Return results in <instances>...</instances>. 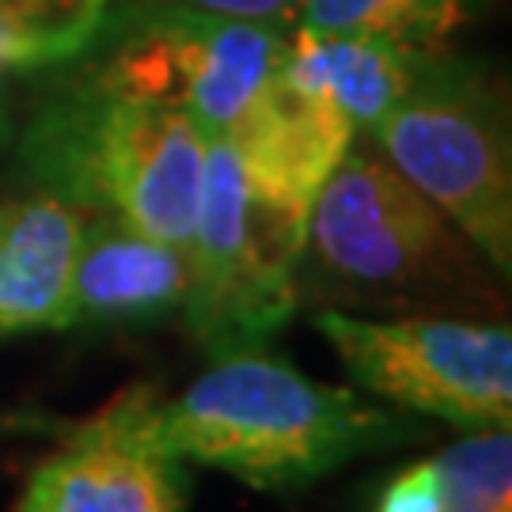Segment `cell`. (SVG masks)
I'll return each instance as SVG.
<instances>
[{
    "instance_id": "obj_1",
    "label": "cell",
    "mask_w": 512,
    "mask_h": 512,
    "mask_svg": "<svg viewBox=\"0 0 512 512\" xmlns=\"http://www.w3.org/2000/svg\"><path fill=\"white\" fill-rule=\"evenodd\" d=\"M129 406L156 452L228 471L258 490L315 482L399 433L395 414L255 349L220 357L175 403L129 395Z\"/></svg>"
},
{
    "instance_id": "obj_2",
    "label": "cell",
    "mask_w": 512,
    "mask_h": 512,
    "mask_svg": "<svg viewBox=\"0 0 512 512\" xmlns=\"http://www.w3.org/2000/svg\"><path fill=\"white\" fill-rule=\"evenodd\" d=\"M205 141L183 110L95 84L38 122L27 156L46 190L65 202L107 209L129 228L186 251L202 194Z\"/></svg>"
},
{
    "instance_id": "obj_3",
    "label": "cell",
    "mask_w": 512,
    "mask_h": 512,
    "mask_svg": "<svg viewBox=\"0 0 512 512\" xmlns=\"http://www.w3.org/2000/svg\"><path fill=\"white\" fill-rule=\"evenodd\" d=\"M308 228L266 209L247 190L228 133L205 141V171L190 232L186 315L217 357L255 349L296 304V266Z\"/></svg>"
},
{
    "instance_id": "obj_4",
    "label": "cell",
    "mask_w": 512,
    "mask_h": 512,
    "mask_svg": "<svg viewBox=\"0 0 512 512\" xmlns=\"http://www.w3.org/2000/svg\"><path fill=\"white\" fill-rule=\"evenodd\" d=\"M319 330L357 384L463 429L512 425V330L471 319H361L319 311Z\"/></svg>"
},
{
    "instance_id": "obj_5",
    "label": "cell",
    "mask_w": 512,
    "mask_h": 512,
    "mask_svg": "<svg viewBox=\"0 0 512 512\" xmlns=\"http://www.w3.org/2000/svg\"><path fill=\"white\" fill-rule=\"evenodd\" d=\"M304 247L319 270L365 293L437 296L471 270L456 224L387 156L353 148L311 202Z\"/></svg>"
},
{
    "instance_id": "obj_6",
    "label": "cell",
    "mask_w": 512,
    "mask_h": 512,
    "mask_svg": "<svg viewBox=\"0 0 512 512\" xmlns=\"http://www.w3.org/2000/svg\"><path fill=\"white\" fill-rule=\"evenodd\" d=\"M387 164L418 186L490 266H512L509 141L494 99L467 80L414 84L368 129Z\"/></svg>"
},
{
    "instance_id": "obj_7",
    "label": "cell",
    "mask_w": 512,
    "mask_h": 512,
    "mask_svg": "<svg viewBox=\"0 0 512 512\" xmlns=\"http://www.w3.org/2000/svg\"><path fill=\"white\" fill-rule=\"evenodd\" d=\"M281 50L285 35L277 23L175 8L129 38L103 65L99 84L183 110L205 137H220L232 133L270 88Z\"/></svg>"
},
{
    "instance_id": "obj_8",
    "label": "cell",
    "mask_w": 512,
    "mask_h": 512,
    "mask_svg": "<svg viewBox=\"0 0 512 512\" xmlns=\"http://www.w3.org/2000/svg\"><path fill=\"white\" fill-rule=\"evenodd\" d=\"M16 512H186L183 463L137 433L126 395L38 467Z\"/></svg>"
},
{
    "instance_id": "obj_9",
    "label": "cell",
    "mask_w": 512,
    "mask_h": 512,
    "mask_svg": "<svg viewBox=\"0 0 512 512\" xmlns=\"http://www.w3.org/2000/svg\"><path fill=\"white\" fill-rule=\"evenodd\" d=\"M228 137L239 152L247 190L266 209L308 228L311 202L346 160L357 126L327 95L274 73L270 88Z\"/></svg>"
},
{
    "instance_id": "obj_10",
    "label": "cell",
    "mask_w": 512,
    "mask_h": 512,
    "mask_svg": "<svg viewBox=\"0 0 512 512\" xmlns=\"http://www.w3.org/2000/svg\"><path fill=\"white\" fill-rule=\"evenodd\" d=\"M84 209L54 190L0 205V338L69 327Z\"/></svg>"
},
{
    "instance_id": "obj_11",
    "label": "cell",
    "mask_w": 512,
    "mask_h": 512,
    "mask_svg": "<svg viewBox=\"0 0 512 512\" xmlns=\"http://www.w3.org/2000/svg\"><path fill=\"white\" fill-rule=\"evenodd\" d=\"M190 293V251L103 217L84 224L69 285V327L129 323L183 308Z\"/></svg>"
},
{
    "instance_id": "obj_12",
    "label": "cell",
    "mask_w": 512,
    "mask_h": 512,
    "mask_svg": "<svg viewBox=\"0 0 512 512\" xmlns=\"http://www.w3.org/2000/svg\"><path fill=\"white\" fill-rule=\"evenodd\" d=\"M418 50L376 35H327L296 27L285 38L277 73L300 88L327 95L349 122L372 129L418 84Z\"/></svg>"
},
{
    "instance_id": "obj_13",
    "label": "cell",
    "mask_w": 512,
    "mask_h": 512,
    "mask_svg": "<svg viewBox=\"0 0 512 512\" xmlns=\"http://www.w3.org/2000/svg\"><path fill=\"white\" fill-rule=\"evenodd\" d=\"M467 16V0H296L300 27L327 35H376L406 50L437 46Z\"/></svg>"
},
{
    "instance_id": "obj_14",
    "label": "cell",
    "mask_w": 512,
    "mask_h": 512,
    "mask_svg": "<svg viewBox=\"0 0 512 512\" xmlns=\"http://www.w3.org/2000/svg\"><path fill=\"white\" fill-rule=\"evenodd\" d=\"M107 0H84L69 12H0V76L35 73L73 61L95 42Z\"/></svg>"
},
{
    "instance_id": "obj_15",
    "label": "cell",
    "mask_w": 512,
    "mask_h": 512,
    "mask_svg": "<svg viewBox=\"0 0 512 512\" xmlns=\"http://www.w3.org/2000/svg\"><path fill=\"white\" fill-rule=\"evenodd\" d=\"M437 463L440 512H512L509 429H478Z\"/></svg>"
},
{
    "instance_id": "obj_16",
    "label": "cell",
    "mask_w": 512,
    "mask_h": 512,
    "mask_svg": "<svg viewBox=\"0 0 512 512\" xmlns=\"http://www.w3.org/2000/svg\"><path fill=\"white\" fill-rule=\"evenodd\" d=\"M376 512H440V478L433 459L406 467L384 486Z\"/></svg>"
},
{
    "instance_id": "obj_17",
    "label": "cell",
    "mask_w": 512,
    "mask_h": 512,
    "mask_svg": "<svg viewBox=\"0 0 512 512\" xmlns=\"http://www.w3.org/2000/svg\"><path fill=\"white\" fill-rule=\"evenodd\" d=\"M175 4L205 16L255 19V23H281L285 16H296V0H175Z\"/></svg>"
},
{
    "instance_id": "obj_18",
    "label": "cell",
    "mask_w": 512,
    "mask_h": 512,
    "mask_svg": "<svg viewBox=\"0 0 512 512\" xmlns=\"http://www.w3.org/2000/svg\"><path fill=\"white\" fill-rule=\"evenodd\" d=\"M76 4H84V0H0V12H38V16H46V12H69Z\"/></svg>"
}]
</instances>
